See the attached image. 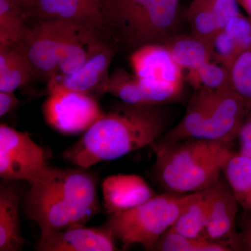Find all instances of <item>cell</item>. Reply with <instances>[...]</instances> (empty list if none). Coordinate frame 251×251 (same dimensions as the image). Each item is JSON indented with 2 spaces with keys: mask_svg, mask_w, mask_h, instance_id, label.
<instances>
[{
  "mask_svg": "<svg viewBox=\"0 0 251 251\" xmlns=\"http://www.w3.org/2000/svg\"><path fill=\"white\" fill-rule=\"evenodd\" d=\"M163 107L122 102L99 117L64 151V158L87 169L151 146L166 131L169 123V115Z\"/></svg>",
  "mask_w": 251,
  "mask_h": 251,
  "instance_id": "obj_1",
  "label": "cell"
},
{
  "mask_svg": "<svg viewBox=\"0 0 251 251\" xmlns=\"http://www.w3.org/2000/svg\"><path fill=\"white\" fill-rule=\"evenodd\" d=\"M84 170L50 167L42 179L30 185L25 209L41 236L85 226L98 212L95 179Z\"/></svg>",
  "mask_w": 251,
  "mask_h": 251,
  "instance_id": "obj_2",
  "label": "cell"
},
{
  "mask_svg": "<svg viewBox=\"0 0 251 251\" xmlns=\"http://www.w3.org/2000/svg\"><path fill=\"white\" fill-rule=\"evenodd\" d=\"M229 142L201 139L183 140L153 148L156 160L151 173L164 193L184 195L208 189L217 182L229 156Z\"/></svg>",
  "mask_w": 251,
  "mask_h": 251,
  "instance_id": "obj_3",
  "label": "cell"
},
{
  "mask_svg": "<svg viewBox=\"0 0 251 251\" xmlns=\"http://www.w3.org/2000/svg\"><path fill=\"white\" fill-rule=\"evenodd\" d=\"M251 109V101L233 87L196 90L181 121L167 130L151 148H162L188 139L234 143Z\"/></svg>",
  "mask_w": 251,
  "mask_h": 251,
  "instance_id": "obj_4",
  "label": "cell"
},
{
  "mask_svg": "<svg viewBox=\"0 0 251 251\" xmlns=\"http://www.w3.org/2000/svg\"><path fill=\"white\" fill-rule=\"evenodd\" d=\"M194 193L177 195L163 193L129 210L112 214L104 227L124 249L140 244L153 251L160 237L168 230Z\"/></svg>",
  "mask_w": 251,
  "mask_h": 251,
  "instance_id": "obj_5",
  "label": "cell"
},
{
  "mask_svg": "<svg viewBox=\"0 0 251 251\" xmlns=\"http://www.w3.org/2000/svg\"><path fill=\"white\" fill-rule=\"evenodd\" d=\"M47 153L27 132L0 126V176L6 181H27L31 185L49 171Z\"/></svg>",
  "mask_w": 251,
  "mask_h": 251,
  "instance_id": "obj_6",
  "label": "cell"
},
{
  "mask_svg": "<svg viewBox=\"0 0 251 251\" xmlns=\"http://www.w3.org/2000/svg\"><path fill=\"white\" fill-rule=\"evenodd\" d=\"M49 97L43 112L50 126L65 134H77L86 131L103 115L96 98L69 90L49 78Z\"/></svg>",
  "mask_w": 251,
  "mask_h": 251,
  "instance_id": "obj_7",
  "label": "cell"
},
{
  "mask_svg": "<svg viewBox=\"0 0 251 251\" xmlns=\"http://www.w3.org/2000/svg\"><path fill=\"white\" fill-rule=\"evenodd\" d=\"M73 23L51 20L41 21L36 27L28 29L24 40L16 49L27 57L34 72L49 78L57 72L59 51Z\"/></svg>",
  "mask_w": 251,
  "mask_h": 251,
  "instance_id": "obj_8",
  "label": "cell"
},
{
  "mask_svg": "<svg viewBox=\"0 0 251 251\" xmlns=\"http://www.w3.org/2000/svg\"><path fill=\"white\" fill-rule=\"evenodd\" d=\"M179 0H149L125 41L130 46L164 44L175 35L179 22Z\"/></svg>",
  "mask_w": 251,
  "mask_h": 251,
  "instance_id": "obj_9",
  "label": "cell"
},
{
  "mask_svg": "<svg viewBox=\"0 0 251 251\" xmlns=\"http://www.w3.org/2000/svg\"><path fill=\"white\" fill-rule=\"evenodd\" d=\"M107 0H33L27 14L41 21L66 20L105 31Z\"/></svg>",
  "mask_w": 251,
  "mask_h": 251,
  "instance_id": "obj_10",
  "label": "cell"
},
{
  "mask_svg": "<svg viewBox=\"0 0 251 251\" xmlns=\"http://www.w3.org/2000/svg\"><path fill=\"white\" fill-rule=\"evenodd\" d=\"M239 204L224 175L213 186V198L202 237L213 241H229L244 250L240 233L236 231Z\"/></svg>",
  "mask_w": 251,
  "mask_h": 251,
  "instance_id": "obj_11",
  "label": "cell"
},
{
  "mask_svg": "<svg viewBox=\"0 0 251 251\" xmlns=\"http://www.w3.org/2000/svg\"><path fill=\"white\" fill-rule=\"evenodd\" d=\"M115 238L103 227H73L41 236L38 251H117Z\"/></svg>",
  "mask_w": 251,
  "mask_h": 251,
  "instance_id": "obj_12",
  "label": "cell"
},
{
  "mask_svg": "<svg viewBox=\"0 0 251 251\" xmlns=\"http://www.w3.org/2000/svg\"><path fill=\"white\" fill-rule=\"evenodd\" d=\"M103 33L100 29L73 23L59 51L58 69L56 74L59 72L62 75H71L100 52L108 45L104 40Z\"/></svg>",
  "mask_w": 251,
  "mask_h": 251,
  "instance_id": "obj_13",
  "label": "cell"
},
{
  "mask_svg": "<svg viewBox=\"0 0 251 251\" xmlns=\"http://www.w3.org/2000/svg\"><path fill=\"white\" fill-rule=\"evenodd\" d=\"M130 61L133 73L139 78L183 86V69L163 44L140 46L131 54Z\"/></svg>",
  "mask_w": 251,
  "mask_h": 251,
  "instance_id": "obj_14",
  "label": "cell"
},
{
  "mask_svg": "<svg viewBox=\"0 0 251 251\" xmlns=\"http://www.w3.org/2000/svg\"><path fill=\"white\" fill-rule=\"evenodd\" d=\"M241 14L237 0H216L188 6L186 16L191 35L211 49L213 43L227 23Z\"/></svg>",
  "mask_w": 251,
  "mask_h": 251,
  "instance_id": "obj_15",
  "label": "cell"
},
{
  "mask_svg": "<svg viewBox=\"0 0 251 251\" xmlns=\"http://www.w3.org/2000/svg\"><path fill=\"white\" fill-rule=\"evenodd\" d=\"M115 50L107 45L71 75L56 74L53 77L60 85L69 90L96 98L108 92L109 68L115 56Z\"/></svg>",
  "mask_w": 251,
  "mask_h": 251,
  "instance_id": "obj_16",
  "label": "cell"
},
{
  "mask_svg": "<svg viewBox=\"0 0 251 251\" xmlns=\"http://www.w3.org/2000/svg\"><path fill=\"white\" fill-rule=\"evenodd\" d=\"M104 208L109 216L129 210L156 196L144 178L137 175H116L104 180Z\"/></svg>",
  "mask_w": 251,
  "mask_h": 251,
  "instance_id": "obj_17",
  "label": "cell"
},
{
  "mask_svg": "<svg viewBox=\"0 0 251 251\" xmlns=\"http://www.w3.org/2000/svg\"><path fill=\"white\" fill-rule=\"evenodd\" d=\"M251 44V19L239 14L216 36L211 47L213 59L231 70L237 57Z\"/></svg>",
  "mask_w": 251,
  "mask_h": 251,
  "instance_id": "obj_18",
  "label": "cell"
},
{
  "mask_svg": "<svg viewBox=\"0 0 251 251\" xmlns=\"http://www.w3.org/2000/svg\"><path fill=\"white\" fill-rule=\"evenodd\" d=\"M21 195L11 182L0 187V251L22 250L26 244L21 232L19 205Z\"/></svg>",
  "mask_w": 251,
  "mask_h": 251,
  "instance_id": "obj_19",
  "label": "cell"
},
{
  "mask_svg": "<svg viewBox=\"0 0 251 251\" xmlns=\"http://www.w3.org/2000/svg\"><path fill=\"white\" fill-rule=\"evenodd\" d=\"M213 186L194 193L170 230L190 237H202L212 202Z\"/></svg>",
  "mask_w": 251,
  "mask_h": 251,
  "instance_id": "obj_20",
  "label": "cell"
},
{
  "mask_svg": "<svg viewBox=\"0 0 251 251\" xmlns=\"http://www.w3.org/2000/svg\"><path fill=\"white\" fill-rule=\"evenodd\" d=\"M34 73L31 63L21 50L0 46V91L14 92L27 84Z\"/></svg>",
  "mask_w": 251,
  "mask_h": 251,
  "instance_id": "obj_21",
  "label": "cell"
},
{
  "mask_svg": "<svg viewBox=\"0 0 251 251\" xmlns=\"http://www.w3.org/2000/svg\"><path fill=\"white\" fill-rule=\"evenodd\" d=\"M223 175L239 206L251 210V158L234 151L225 164Z\"/></svg>",
  "mask_w": 251,
  "mask_h": 251,
  "instance_id": "obj_22",
  "label": "cell"
},
{
  "mask_svg": "<svg viewBox=\"0 0 251 251\" xmlns=\"http://www.w3.org/2000/svg\"><path fill=\"white\" fill-rule=\"evenodd\" d=\"M163 45L183 70H193L213 59L211 49L192 35L175 34Z\"/></svg>",
  "mask_w": 251,
  "mask_h": 251,
  "instance_id": "obj_23",
  "label": "cell"
},
{
  "mask_svg": "<svg viewBox=\"0 0 251 251\" xmlns=\"http://www.w3.org/2000/svg\"><path fill=\"white\" fill-rule=\"evenodd\" d=\"M149 0H107V25L126 40L138 22Z\"/></svg>",
  "mask_w": 251,
  "mask_h": 251,
  "instance_id": "obj_24",
  "label": "cell"
},
{
  "mask_svg": "<svg viewBox=\"0 0 251 251\" xmlns=\"http://www.w3.org/2000/svg\"><path fill=\"white\" fill-rule=\"evenodd\" d=\"M23 12L18 0H0V46L17 48L24 40L28 28Z\"/></svg>",
  "mask_w": 251,
  "mask_h": 251,
  "instance_id": "obj_25",
  "label": "cell"
},
{
  "mask_svg": "<svg viewBox=\"0 0 251 251\" xmlns=\"http://www.w3.org/2000/svg\"><path fill=\"white\" fill-rule=\"evenodd\" d=\"M153 251H230L239 247L229 241H213L205 237H190L167 230L157 241Z\"/></svg>",
  "mask_w": 251,
  "mask_h": 251,
  "instance_id": "obj_26",
  "label": "cell"
},
{
  "mask_svg": "<svg viewBox=\"0 0 251 251\" xmlns=\"http://www.w3.org/2000/svg\"><path fill=\"white\" fill-rule=\"evenodd\" d=\"M186 80L196 90L201 88L224 90L233 87L230 71L212 60L188 71Z\"/></svg>",
  "mask_w": 251,
  "mask_h": 251,
  "instance_id": "obj_27",
  "label": "cell"
},
{
  "mask_svg": "<svg viewBox=\"0 0 251 251\" xmlns=\"http://www.w3.org/2000/svg\"><path fill=\"white\" fill-rule=\"evenodd\" d=\"M230 74L234 90L251 101V44L236 59Z\"/></svg>",
  "mask_w": 251,
  "mask_h": 251,
  "instance_id": "obj_28",
  "label": "cell"
},
{
  "mask_svg": "<svg viewBox=\"0 0 251 251\" xmlns=\"http://www.w3.org/2000/svg\"><path fill=\"white\" fill-rule=\"evenodd\" d=\"M20 103L19 99L14 94V92L0 91V116H4L9 113Z\"/></svg>",
  "mask_w": 251,
  "mask_h": 251,
  "instance_id": "obj_29",
  "label": "cell"
},
{
  "mask_svg": "<svg viewBox=\"0 0 251 251\" xmlns=\"http://www.w3.org/2000/svg\"><path fill=\"white\" fill-rule=\"evenodd\" d=\"M241 228L240 236L244 250L251 251V210H244Z\"/></svg>",
  "mask_w": 251,
  "mask_h": 251,
  "instance_id": "obj_30",
  "label": "cell"
},
{
  "mask_svg": "<svg viewBox=\"0 0 251 251\" xmlns=\"http://www.w3.org/2000/svg\"><path fill=\"white\" fill-rule=\"evenodd\" d=\"M239 139L240 142L239 151L251 158V117L242 127Z\"/></svg>",
  "mask_w": 251,
  "mask_h": 251,
  "instance_id": "obj_31",
  "label": "cell"
},
{
  "mask_svg": "<svg viewBox=\"0 0 251 251\" xmlns=\"http://www.w3.org/2000/svg\"><path fill=\"white\" fill-rule=\"evenodd\" d=\"M237 1L247 13L248 17L251 19V0H237Z\"/></svg>",
  "mask_w": 251,
  "mask_h": 251,
  "instance_id": "obj_32",
  "label": "cell"
},
{
  "mask_svg": "<svg viewBox=\"0 0 251 251\" xmlns=\"http://www.w3.org/2000/svg\"><path fill=\"white\" fill-rule=\"evenodd\" d=\"M18 1H19L23 9H25V12L28 13L29 9H30L31 4H32L33 0H18Z\"/></svg>",
  "mask_w": 251,
  "mask_h": 251,
  "instance_id": "obj_33",
  "label": "cell"
},
{
  "mask_svg": "<svg viewBox=\"0 0 251 251\" xmlns=\"http://www.w3.org/2000/svg\"><path fill=\"white\" fill-rule=\"evenodd\" d=\"M216 0H192L190 6H197V5L205 4V3L211 2Z\"/></svg>",
  "mask_w": 251,
  "mask_h": 251,
  "instance_id": "obj_34",
  "label": "cell"
}]
</instances>
